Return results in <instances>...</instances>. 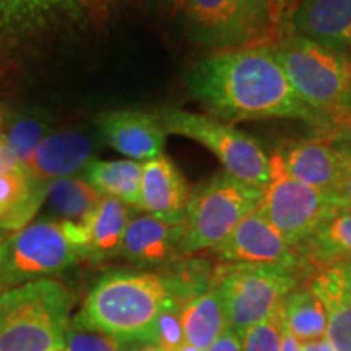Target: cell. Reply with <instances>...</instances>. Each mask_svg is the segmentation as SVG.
<instances>
[{
	"label": "cell",
	"instance_id": "cell-1",
	"mask_svg": "<svg viewBox=\"0 0 351 351\" xmlns=\"http://www.w3.org/2000/svg\"><path fill=\"white\" fill-rule=\"evenodd\" d=\"M192 98L215 119L234 124L262 119L324 121L302 101L276 62L269 44L215 51L187 75Z\"/></svg>",
	"mask_w": 351,
	"mask_h": 351
},
{
	"label": "cell",
	"instance_id": "cell-2",
	"mask_svg": "<svg viewBox=\"0 0 351 351\" xmlns=\"http://www.w3.org/2000/svg\"><path fill=\"white\" fill-rule=\"evenodd\" d=\"M213 271L200 261L179 262L161 271L114 270L91 288L75 315L83 326L129 343H153V327L171 302H187L207 291Z\"/></svg>",
	"mask_w": 351,
	"mask_h": 351
},
{
	"label": "cell",
	"instance_id": "cell-3",
	"mask_svg": "<svg viewBox=\"0 0 351 351\" xmlns=\"http://www.w3.org/2000/svg\"><path fill=\"white\" fill-rule=\"evenodd\" d=\"M269 46L296 95L322 117L324 127L333 129L350 111V57L345 51L291 33Z\"/></svg>",
	"mask_w": 351,
	"mask_h": 351
},
{
	"label": "cell",
	"instance_id": "cell-4",
	"mask_svg": "<svg viewBox=\"0 0 351 351\" xmlns=\"http://www.w3.org/2000/svg\"><path fill=\"white\" fill-rule=\"evenodd\" d=\"M73 293L44 278L0 295V351H54L64 348Z\"/></svg>",
	"mask_w": 351,
	"mask_h": 351
},
{
	"label": "cell",
	"instance_id": "cell-5",
	"mask_svg": "<svg viewBox=\"0 0 351 351\" xmlns=\"http://www.w3.org/2000/svg\"><path fill=\"white\" fill-rule=\"evenodd\" d=\"M80 261L78 223L39 219L0 243V295L51 278Z\"/></svg>",
	"mask_w": 351,
	"mask_h": 351
},
{
	"label": "cell",
	"instance_id": "cell-6",
	"mask_svg": "<svg viewBox=\"0 0 351 351\" xmlns=\"http://www.w3.org/2000/svg\"><path fill=\"white\" fill-rule=\"evenodd\" d=\"M306 280L300 271L261 263H221L213 271L225 306L228 327L244 335L249 328L274 315L285 298Z\"/></svg>",
	"mask_w": 351,
	"mask_h": 351
},
{
	"label": "cell",
	"instance_id": "cell-7",
	"mask_svg": "<svg viewBox=\"0 0 351 351\" xmlns=\"http://www.w3.org/2000/svg\"><path fill=\"white\" fill-rule=\"evenodd\" d=\"M262 187L221 171L191 191L184 218V257L217 247L261 204Z\"/></svg>",
	"mask_w": 351,
	"mask_h": 351
},
{
	"label": "cell",
	"instance_id": "cell-8",
	"mask_svg": "<svg viewBox=\"0 0 351 351\" xmlns=\"http://www.w3.org/2000/svg\"><path fill=\"white\" fill-rule=\"evenodd\" d=\"M191 36L217 51L274 43L280 21L271 0H187Z\"/></svg>",
	"mask_w": 351,
	"mask_h": 351
},
{
	"label": "cell",
	"instance_id": "cell-9",
	"mask_svg": "<svg viewBox=\"0 0 351 351\" xmlns=\"http://www.w3.org/2000/svg\"><path fill=\"white\" fill-rule=\"evenodd\" d=\"M341 207L339 197L306 186L288 173L278 152L269 156V181L257 210L287 238L300 245Z\"/></svg>",
	"mask_w": 351,
	"mask_h": 351
},
{
	"label": "cell",
	"instance_id": "cell-10",
	"mask_svg": "<svg viewBox=\"0 0 351 351\" xmlns=\"http://www.w3.org/2000/svg\"><path fill=\"white\" fill-rule=\"evenodd\" d=\"M168 134L181 135L204 145L218 158L226 173L262 187L269 181V156L252 137L226 122L179 108L158 111Z\"/></svg>",
	"mask_w": 351,
	"mask_h": 351
},
{
	"label": "cell",
	"instance_id": "cell-11",
	"mask_svg": "<svg viewBox=\"0 0 351 351\" xmlns=\"http://www.w3.org/2000/svg\"><path fill=\"white\" fill-rule=\"evenodd\" d=\"M212 251L221 263H261L293 269L309 280L304 262L296 245L267 219L258 210H254L238 223L228 238Z\"/></svg>",
	"mask_w": 351,
	"mask_h": 351
},
{
	"label": "cell",
	"instance_id": "cell-12",
	"mask_svg": "<svg viewBox=\"0 0 351 351\" xmlns=\"http://www.w3.org/2000/svg\"><path fill=\"white\" fill-rule=\"evenodd\" d=\"M184 221L140 215L129 221L121 257L142 270L166 269L184 257Z\"/></svg>",
	"mask_w": 351,
	"mask_h": 351
},
{
	"label": "cell",
	"instance_id": "cell-13",
	"mask_svg": "<svg viewBox=\"0 0 351 351\" xmlns=\"http://www.w3.org/2000/svg\"><path fill=\"white\" fill-rule=\"evenodd\" d=\"M104 143L134 161H148L163 155L166 135L158 114L119 109L103 114L98 121Z\"/></svg>",
	"mask_w": 351,
	"mask_h": 351
},
{
	"label": "cell",
	"instance_id": "cell-14",
	"mask_svg": "<svg viewBox=\"0 0 351 351\" xmlns=\"http://www.w3.org/2000/svg\"><path fill=\"white\" fill-rule=\"evenodd\" d=\"M287 26L288 33L345 51L351 46V0H298Z\"/></svg>",
	"mask_w": 351,
	"mask_h": 351
},
{
	"label": "cell",
	"instance_id": "cell-15",
	"mask_svg": "<svg viewBox=\"0 0 351 351\" xmlns=\"http://www.w3.org/2000/svg\"><path fill=\"white\" fill-rule=\"evenodd\" d=\"M276 152L293 178L337 197L343 166L340 145L327 138H307L283 143Z\"/></svg>",
	"mask_w": 351,
	"mask_h": 351
},
{
	"label": "cell",
	"instance_id": "cell-16",
	"mask_svg": "<svg viewBox=\"0 0 351 351\" xmlns=\"http://www.w3.org/2000/svg\"><path fill=\"white\" fill-rule=\"evenodd\" d=\"M192 189L169 156L143 163L140 210L168 221H184Z\"/></svg>",
	"mask_w": 351,
	"mask_h": 351
},
{
	"label": "cell",
	"instance_id": "cell-17",
	"mask_svg": "<svg viewBox=\"0 0 351 351\" xmlns=\"http://www.w3.org/2000/svg\"><path fill=\"white\" fill-rule=\"evenodd\" d=\"M130 207L124 202L104 197L93 213L83 223L80 231V258L103 263L121 257L125 230L129 226Z\"/></svg>",
	"mask_w": 351,
	"mask_h": 351
},
{
	"label": "cell",
	"instance_id": "cell-18",
	"mask_svg": "<svg viewBox=\"0 0 351 351\" xmlns=\"http://www.w3.org/2000/svg\"><path fill=\"white\" fill-rule=\"evenodd\" d=\"M95 142L80 130L52 132L38 145L28 168L44 181L70 178L95 160Z\"/></svg>",
	"mask_w": 351,
	"mask_h": 351
},
{
	"label": "cell",
	"instance_id": "cell-19",
	"mask_svg": "<svg viewBox=\"0 0 351 351\" xmlns=\"http://www.w3.org/2000/svg\"><path fill=\"white\" fill-rule=\"evenodd\" d=\"M47 184L26 166L0 174V231L10 236L28 226L46 202Z\"/></svg>",
	"mask_w": 351,
	"mask_h": 351
},
{
	"label": "cell",
	"instance_id": "cell-20",
	"mask_svg": "<svg viewBox=\"0 0 351 351\" xmlns=\"http://www.w3.org/2000/svg\"><path fill=\"white\" fill-rule=\"evenodd\" d=\"M296 247L311 278L332 267L351 262L350 210L340 208L333 213L309 239Z\"/></svg>",
	"mask_w": 351,
	"mask_h": 351
},
{
	"label": "cell",
	"instance_id": "cell-21",
	"mask_svg": "<svg viewBox=\"0 0 351 351\" xmlns=\"http://www.w3.org/2000/svg\"><path fill=\"white\" fill-rule=\"evenodd\" d=\"M313 291L320 298L328 314L327 335L333 351H351V301L345 289L341 265L320 271L307 280Z\"/></svg>",
	"mask_w": 351,
	"mask_h": 351
},
{
	"label": "cell",
	"instance_id": "cell-22",
	"mask_svg": "<svg viewBox=\"0 0 351 351\" xmlns=\"http://www.w3.org/2000/svg\"><path fill=\"white\" fill-rule=\"evenodd\" d=\"M143 165L134 160H93L83 169V179L103 197H111L140 210Z\"/></svg>",
	"mask_w": 351,
	"mask_h": 351
},
{
	"label": "cell",
	"instance_id": "cell-23",
	"mask_svg": "<svg viewBox=\"0 0 351 351\" xmlns=\"http://www.w3.org/2000/svg\"><path fill=\"white\" fill-rule=\"evenodd\" d=\"M181 322L187 343L208 351L228 327L225 306L217 287L212 285L207 291L184 302Z\"/></svg>",
	"mask_w": 351,
	"mask_h": 351
},
{
	"label": "cell",
	"instance_id": "cell-24",
	"mask_svg": "<svg viewBox=\"0 0 351 351\" xmlns=\"http://www.w3.org/2000/svg\"><path fill=\"white\" fill-rule=\"evenodd\" d=\"M283 320L300 343L324 340L327 335V309L307 282L301 283L285 298Z\"/></svg>",
	"mask_w": 351,
	"mask_h": 351
},
{
	"label": "cell",
	"instance_id": "cell-25",
	"mask_svg": "<svg viewBox=\"0 0 351 351\" xmlns=\"http://www.w3.org/2000/svg\"><path fill=\"white\" fill-rule=\"evenodd\" d=\"M103 199L104 197L86 179L75 176L54 179L47 184L46 202L59 217L57 219L83 223Z\"/></svg>",
	"mask_w": 351,
	"mask_h": 351
},
{
	"label": "cell",
	"instance_id": "cell-26",
	"mask_svg": "<svg viewBox=\"0 0 351 351\" xmlns=\"http://www.w3.org/2000/svg\"><path fill=\"white\" fill-rule=\"evenodd\" d=\"M49 134H52V125L46 112L26 109L3 116L2 138L19 158L21 166L28 165L38 145Z\"/></svg>",
	"mask_w": 351,
	"mask_h": 351
},
{
	"label": "cell",
	"instance_id": "cell-27",
	"mask_svg": "<svg viewBox=\"0 0 351 351\" xmlns=\"http://www.w3.org/2000/svg\"><path fill=\"white\" fill-rule=\"evenodd\" d=\"M109 0H16L19 28L38 25L52 16H69L72 20L101 19L106 13Z\"/></svg>",
	"mask_w": 351,
	"mask_h": 351
},
{
	"label": "cell",
	"instance_id": "cell-28",
	"mask_svg": "<svg viewBox=\"0 0 351 351\" xmlns=\"http://www.w3.org/2000/svg\"><path fill=\"white\" fill-rule=\"evenodd\" d=\"M124 343L108 333L83 326L70 319L64 335V351H122Z\"/></svg>",
	"mask_w": 351,
	"mask_h": 351
},
{
	"label": "cell",
	"instance_id": "cell-29",
	"mask_svg": "<svg viewBox=\"0 0 351 351\" xmlns=\"http://www.w3.org/2000/svg\"><path fill=\"white\" fill-rule=\"evenodd\" d=\"M283 327V304L274 315L241 335L243 351H280Z\"/></svg>",
	"mask_w": 351,
	"mask_h": 351
},
{
	"label": "cell",
	"instance_id": "cell-30",
	"mask_svg": "<svg viewBox=\"0 0 351 351\" xmlns=\"http://www.w3.org/2000/svg\"><path fill=\"white\" fill-rule=\"evenodd\" d=\"M181 302L174 301L161 311L153 327V343L163 346L168 351H174L186 341L181 322Z\"/></svg>",
	"mask_w": 351,
	"mask_h": 351
},
{
	"label": "cell",
	"instance_id": "cell-31",
	"mask_svg": "<svg viewBox=\"0 0 351 351\" xmlns=\"http://www.w3.org/2000/svg\"><path fill=\"white\" fill-rule=\"evenodd\" d=\"M340 150L343 166H341V179L337 197H339L341 207L351 212V143L340 145Z\"/></svg>",
	"mask_w": 351,
	"mask_h": 351
},
{
	"label": "cell",
	"instance_id": "cell-32",
	"mask_svg": "<svg viewBox=\"0 0 351 351\" xmlns=\"http://www.w3.org/2000/svg\"><path fill=\"white\" fill-rule=\"evenodd\" d=\"M208 351H243L241 335L236 330H232L231 327H226L225 332L218 337Z\"/></svg>",
	"mask_w": 351,
	"mask_h": 351
},
{
	"label": "cell",
	"instance_id": "cell-33",
	"mask_svg": "<svg viewBox=\"0 0 351 351\" xmlns=\"http://www.w3.org/2000/svg\"><path fill=\"white\" fill-rule=\"evenodd\" d=\"M19 28L16 0H0V32H13Z\"/></svg>",
	"mask_w": 351,
	"mask_h": 351
},
{
	"label": "cell",
	"instance_id": "cell-34",
	"mask_svg": "<svg viewBox=\"0 0 351 351\" xmlns=\"http://www.w3.org/2000/svg\"><path fill=\"white\" fill-rule=\"evenodd\" d=\"M19 158L15 156V153L12 152V148L8 147L7 142L3 138H0V174L10 173L20 168Z\"/></svg>",
	"mask_w": 351,
	"mask_h": 351
},
{
	"label": "cell",
	"instance_id": "cell-35",
	"mask_svg": "<svg viewBox=\"0 0 351 351\" xmlns=\"http://www.w3.org/2000/svg\"><path fill=\"white\" fill-rule=\"evenodd\" d=\"M280 351H301V343L293 337V333L288 330L287 326H285V320L282 327V345H280Z\"/></svg>",
	"mask_w": 351,
	"mask_h": 351
},
{
	"label": "cell",
	"instance_id": "cell-36",
	"mask_svg": "<svg viewBox=\"0 0 351 351\" xmlns=\"http://www.w3.org/2000/svg\"><path fill=\"white\" fill-rule=\"evenodd\" d=\"M156 2L165 8L169 15H179V13L184 15L187 7V0H156Z\"/></svg>",
	"mask_w": 351,
	"mask_h": 351
},
{
	"label": "cell",
	"instance_id": "cell-37",
	"mask_svg": "<svg viewBox=\"0 0 351 351\" xmlns=\"http://www.w3.org/2000/svg\"><path fill=\"white\" fill-rule=\"evenodd\" d=\"M301 351H333L327 339L319 341H311V343H301Z\"/></svg>",
	"mask_w": 351,
	"mask_h": 351
},
{
	"label": "cell",
	"instance_id": "cell-38",
	"mask_svg": "<svg viewBox=\"0 0 351 351\" xmlns=\"http://www.w3.org/2000/svg\"><path fill=\"white\" fill-rule=\"evenodd\" d=\"M341 270H343L346 295H348V300L351 301V262L343 263V265H341Z\"/></svg>",
	"mask_w": 351,
	"mask_h": 351
},
{
	"label": "cell",
	"instance_id": "cell-39",
	"mask_svg": "<svg viewBox=\"0 0 351 351\" xmlns=\"http://www.w3.org/2000/svg\"><path fill=\"white\" fill-rule=\"evenodd\" d=\"M130 351H168V350H165L163 346H160L156 343H142L140 346H137V348H134Z\"/></svg>",
	"mask_w": 351,
	"mask_h": 351
},
{
	"label": "cell",
	"instance_id": "cell-40",
	"mask_svg": "<svg viewBox=\"0 0 351 351\" xmlns=\"http://www.w3.org/2000/svg\"><path fill=\"white\" fill-rule=\"evenodd\" d=\"M298 2V0H278V10H280V13H283L287 12V10H291L293 8V5H295V3Z\"/></svg>",
	"mask_w": 351,
	"mask_h": 351
},
{
	"label": "cell",
	"instance_id": "cell-41",
	"mask_svg": "<svg viewBox=\"0 0 351 351\" xmlns=\"http://www.w3.org/2000/svg\"><path fill=\"white\" fill-rule=\"evenodd\" d=\"M174 351H207V350H202V348H197V346L187 343V341H184V343L179 346V348H176Z\"/></svg>",
	"mask_w": 351,
	"mask_h": 351
},
{
	"label": "cell",
	"instance_id": "cell-42",
	"mask_svg": "<svg viewBox=\"0 0 351 351\" xmlns=\"http://www.w3.org/2000/svg\"><path fill=\"white\" fill-rule=\"evenodd\" d=\"M2 127H3V114L0 112V138H2Z\"/></svg>",
	"mask_w": 351,
	"mask_h": 351
},
{
	"label": "cell",
	"instance_id": "cell-43",
	"mask_svg": "<svg viewBox=\"0 0 351 351\" xmlns=\"http://www.w3.org/2000/svg\"><path fill=\"white\" fill-rule=\"evenodd\" d=\"M7 238H8V234H7V232L0 231V243H2V241H5Z\"/></svg>",
	"mask_w": 351,
	"mask_h": 351
},
{
	"label": "cell",
	"instance_id": "cell-44",
	"mask_svg": "<svg viewBox=\"0 0 351 351\" xmlns=\"http://www.w3.org/2000/svg\"><path fill=\"white\" fill-rule=\"evenodd\" d=\"M271 2H274L275 10H276V13H278V16H282V13H280V10H278V0H271Z\"/></svg>",
	"mask_w": 351,
	"mask_h": 351
},
{
	"label": "cell",
	"instance_id": "cell-45",
	"mask_svg": "<svg viewBox=\"0 0 351 351\" xmlns=\"http://www.w3.org/2000/svg\"><path fill=\"white\" fill-rule=\"evenodd\" d=\"M54 351H64V348H59V350H54Z\"/></svg>",
	"mask_w": 351,
	"mask_h": 351
},
{
	"label": "cell",
	"instance_id": "cell-46",
	"mask_svg": "<svg viewBox=\"0 0 351 351\" xmlns=\"http://www.w3.org/2000/svg\"><path fill=\"white\" fill-rule=\"evenodd\" d=\"M350 109H351V103H350ZM350 125H351V119H350Z\"/></svg>",
	"mask_w": 351,
	"mask_h": 351
},
{
	"label": "cell",
	"instance_id": "cell-47",
	"mask_svg": "<svg viewBox=\"0 0 351 351\" xmlns=\"http://www.w3.org/2000/svg\"><path fill=\"white\" fill-rule=\"evenodd\" d=\"M350 47H351V46H350Z\"/></svg>",
	"mask_w": 351,
	"mask_h": 351
}]
</instances>
